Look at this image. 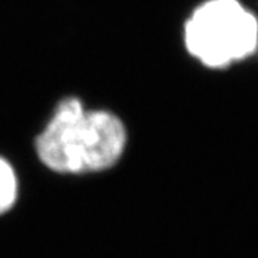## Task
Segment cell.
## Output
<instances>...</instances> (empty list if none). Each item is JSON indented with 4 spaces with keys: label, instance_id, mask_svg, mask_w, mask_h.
<instances>
[{
    "label": "cell",
    "instance_id": "6da1fadb",
    "mask_svg": "<svg viewBox=\"0 0 258 258\" xmlns=\"http://www.w3.org/2000/svg\"><path fill=\"white\" fill-rule=\"evenodd\" d=\"M126 145L123 122L108 111H86L78 98H66L36 138V152L59 174H89L118 162Z\"/></svg>",
    "mask_w": 258,
    "mask_h": 258
},
{
    "label": "cell",
    "instance_id": "3957f363",
    "mask_svg": "<svg viewBox=\"0 0 258 258\" xmlns=\"http://www.w3.org/2000/svg\"><path fill=\"white\" fill-rule=\"evenodd\" d=\"M18 198V178L15 169L0 157V214L9 211Z\"/></svg>",
    "mask_w": 258,
    "mask_h": 258
},
{
    "label": "cell",
    "instance_id": "7a4b0ae2",
    "mask_svg": "<svg viewBox=\"0 0 258 258\" xmlns=\"http://www.w3.org/2000/svg\"><path fill=\"white\" fill-rule=\"evenodd\" d=\"M185 45L201 63L227 66L257 49V19L237 0H210L186 22Z\"/></svg>",
    "mask_w": 258,
    "mask_h": 258
}]
</instances>
